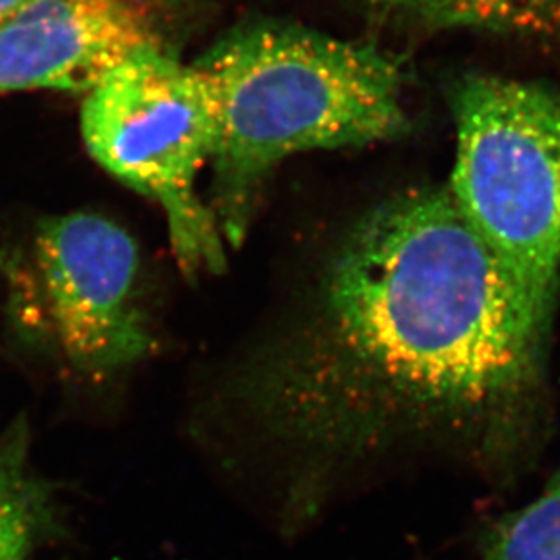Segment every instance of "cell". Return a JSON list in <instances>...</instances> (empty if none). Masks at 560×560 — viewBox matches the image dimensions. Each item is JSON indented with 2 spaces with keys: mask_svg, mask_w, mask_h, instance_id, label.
I'll return each mask as SVG.
<instances>
[{
  "mask_svg": "<svg viewBox=\"0 0 560 560\" xmlns=\"http://www.w3.org/2000/svg\"><path fill=\"white\" fill-rule=\"evenodd\" d=\"M551 322L448 187L410 190L350 233L305 325L223 375L220 405L285 528L396 463L510 477L548 423Z\"/></svg>",
  "mask_w": 560,
  "mask_h": 560,
  "instance_id": "obj_1",
  "label": "cell"
},
{
  "mask_svg": "<svg viewBox=\"0 0 560 560\" xmlns=\"http://www.w3.org/2000/svg\"><path fill=\"white\" fill-rule=\"evenodd\" d=\"M192 63L217 101L209 207L234 249L283 160L390 140L407 127L401 63L372 46L256 21L234 27Z\"/></svg>",
  "mask_w": 560,
  "mask_h": 560,
  "instance_id": "obj_2",
  "label": "cell"
},
{
  "mask_svg": "<svg viewBox=\"0 0 560 560\" xmlns=\"http://www.w3.org/2000/svg\"><path fill=\"white\" fill-rule=\"evenodd\" d=\"M450 192L526 296L556 312L560 289V90L466 74L452 91Z\"/></svg>",
  "mask_w": 560,
  "mask_h": 560,
  "instance_id": "obj_3",
  "label": "cell"
},
{
  "mask_svg": "<svg viewBox=\"0 0 560 560\" xmlns=\"http://www.w3.org/2000/svg\"><path fill=\"white\" fill-rule=\"evenodd\" d=\"M80 129L96 164L162 209L187 278L218 275L228 250L198 176L218 137L214 93L180 55L142 51L84 96Z\"/></svg>",
  "mask_w": 560,
  "mask_h": 560,
  "instance_id": "obj_4",
  "label": "cell"
},
{
  "mask_svg": "<svg viewBox=\"0 0 560 560\" xmlns=\"http://www.w3.org/2000/svg\"><path fill=\"white\" fill-rule=\"evenodd\" d=\"M30 287L69 365L107 380L153 349L137 240L98 212L48 218L33 240Z\"/></svg>",
  "mask_w": 560,
  "mask_h": 560,
  "instance_id": "obj_5",
  "label": "cell"
},
{
  "mask_svg": "<svg viewBox=\"0 0 560 560\" xmlns=\"http://www.w3.org/2000/svg\"><path fill=\"white\" fill-rule=\"evenodd\" d=\"M186 26L187 0H37L0 22V96H85L135 55H180Z\"/></svg>",
  "mask_w": 560,
  "mask_h": 560,
  "instance_id": "obj_6",
  "label": "cell"
},
{
  "mask_svg": "<svg viewBox=\"0 0 560 560\" xmlns=\"http://www.w3.org/2000/svg\"><path fill=\"white\" fill-rule=\"evenodd\" d=\"M383 21L413 27H471L560 43V0H360Z\"/></svg>",
  "mask_w": 560,
  "mask_h": 560,
  "instance_id": "obj_7",
  "label": "cell"
},
{
  "mask_svg": "<svg viewBox=\"0 0 560 560\" xmlns=\"http://www.w3.org/2000/svg\"><path fill=\"white\" fill-rule=\"evenodd\" d=\"M49 518V492L32 471L30 430L19 418L0 435V560H26Z\"/></svg>",
  "mask_w": 560,
  "mask_h": 560,
  "instance_id": "obj_8",
  "label": "cell"
},
{
  "mask_svg": "<svg viewBox=\"0 0 560 560\" xmlns=\"http://www.w3.org/2000/svg\"><path fill=\"white\" fill-rule=\"evenodd\" d=\"M481 560H560V468L534 501L493 526Z\"/></svg>",
  "mask_w": 560,
  "mask_h": 560,
  "instance_id": "obj_9",
  "label": "cell"
},
{
  "mask_svg": "<svg viewBox=\"0 0 560 560\" xmlns=\"http://www.w3.org/2000/svg\"><path fill=\"white\" fill-rule=\"evenodd\" d=\"M33 2H37V0H0V22L16 15L19 11L24 10Z\"/></svg>",
  "mask_w": 560,
  "mask_h": 560,
  "instance_id": "obj_10",
  "label": "cell"
},
{
  "mask_svg": "<svg viewBox=\"0 0 560 560\" xmlns=\"http://www.w3.org/2000/svg\"><path fill=\"white\" fill-rule=\"evenodd\" d=\"M8 264H10V259H5L4 256L0 254V278L8 272Z\"/></svg>",
  "mask_w": 560,
  "mask_h": 560,
  "instance_id": "obj_11",
  "label": "cell"
}]
</instances>
